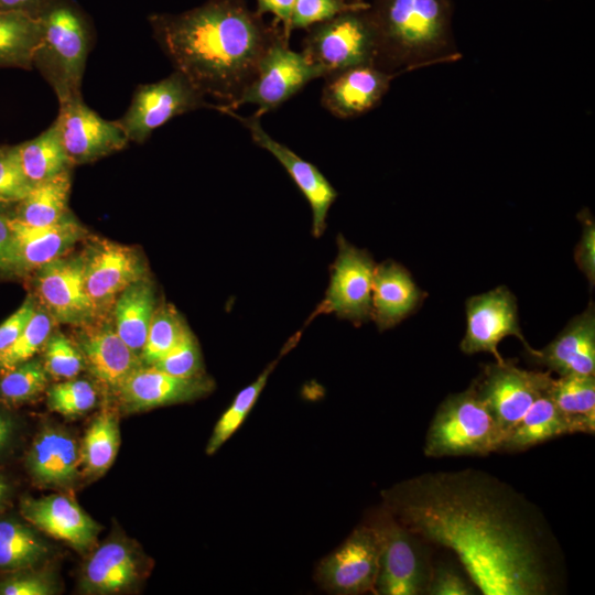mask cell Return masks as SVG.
<instances>
[{
  "label": "cell",
  "mask_w": 595,
  "mask_h": 595,
  "mask_svg": "<svg viewBox=\"0 0 595 595\" xmlns=\"http://www.w3.org/2000/svg\"><path fill=\"white\" fill-rule=\"evenodd\" d=\"M383 507L423 542L451 550L484 595H549L562 572L538 507L486 472L424 473L381 491Z\"/></svg>",
  "instance_id": "6da1fadb"
},
{
  "label": "cell",
  "mask_w": 595,
  "mask_h": 595,
  "mask_svg": "<svg viewBox=\"0 0 595 595\" xmlns=\"http://www.w3.org/2000/svg\"><path fill=\"white\" fill-rule=\"evenodd\" d=\"M148 21L174 71L215 99L217 111L241 96L283 33L281 24L266 22L246 0H206L182 12L153 13Z\"/></svg>",
  "instance_id": "7a4b0ae2"
},
{
  "label": "cell",
  "mask_w": 595,
  "mask_h": 595,
  "mask_svg": "<svg viewBox=\"0 0 595 595\" xmlns=\"http://www.w3.org/2000/svg\"><path fill=\"white\" fill-rule=\"evenodd\" d=\"M377 33L374 65L405 74L457 61L452 35V0H370Z\"/></svg>",
  "instance_id": "3957f363"
},
{
  "label": "cell",
  "mask_w": 595,
  "mask_h": 595,
  "mask_svg": "<svg viewBox=\"0 0 595 595\" xmlns=\"http://www.w3.org/2000/svg\"><path fill=\"white\" fill-rule=\"evenodd\" d=\"M39 18L42 35L33 67L53 88L58 104L82 97L91 39L84 12L73 0H52Z\"/></svg>",
  "instance_id": "277c9868"
},
{
  "label": "cell",
  "mask_w": 595,
  "mask_h": 595,
  "mask_svg": "<svg viewBox=\"0 0 595 595\" xmlns=\"http://www.w3.org/2000/svg\"><path fill=\"white\" fill-rule=\"evenodd\" d=\"M505 433L479 397L475 385L447 396L425 435L426 457L484 456L500 451Z\"/></svg>",
  "instance_id": "5b68a950"
},
{
  "label": "cell",
  "mask_w": 595,
  "mask_h": 595,
  "mask_svg": "<svg viewBox=\"0 0 595 595\" xmlns=\"http://www.w3.org/2000/svg\"><path fill=\"white\" fill-rule=\"evenodd\" d=\"M326 71L314 64L302 51L290 47V39L280 34L263 54L256 76L241 96L219 112L236 111L245 105L257 107L253 116L262 118L274 111L309 83L326 76Z\"/></svg>",
  "instance_id": "8992f818"
},
{
  "label": "cell",
  "mask_w": 595,
  "mask_h": 595,
  "mask_svg": "<svg viewBox=\"0 0 595 595\" xmlns=\"http://www.w3.org/2000/svg\"><path fill=\"white\" fill-rule=\"evenodd\" d=\"M368 524L379 544V572L376 594H426L432 567L422 540L400 524L383 507L372 513Z\"/></svg>",
  "instance_id": "52a82bcc"
},
{
  "label": "cell",
  "mask_w": 595,
  "mask_h": 595,
  "mask_svg": "<svg viewBox=\"0 0 595 595\" xmlns=\"http://www.w3.org/2000/svg\"><path fill=\"white\" fill-rule=\"evenodd\" d=\"M369 7L344 12L311 26L306 30L301 51L327 74L374 65L377 33Z\"/></svg>",
  "instance_id": "ba28073f"
},
{
  "label": "cell",
  "mask_w": 595,
  "mask_h": 595,
  "mask_svg": "<svg viewBox=\"0 0 595 595\" xmlns=\"http://www.w3.org/2000/svg\"><path fill=\"white\" fill-rule=\"evenodd\" d=\"M208 99L180 72L139 85L126 113L117 120L129 142L143 143L171 119L198 109L215 110Z\"/></svg>",
  "instance_id": "9c48e42d"
},
{
  "label": "cell",
  "mask_w": 595,
  "mask_h": 595,
  "mask_svg": "<svg viewBox=\"0 0 595 595\" xmlns=\"http://www.w3.org/2000/svg\"><path fill=\"white\" fill-rule=\"evenodd\" d=\"M83 279L95 318L111 316L119 294L147 275L142 256L132 247L94 238L80 253Z\"/></svg>",
  "instance_id": "30bf717a"
},
{
  "label": "cell",
  "mask_w": 595,
  "mask_h": 595,
  "mask_svg": "<svg viewBox=\"0 0 595 595\" xmlns=\"http://www.w3.org/2000/svg\"><path fill=\"white\" fill-rule=\"evenodd\" d=\"M337 245L329 285L306 323L317 315L331 313L357 325L372 317L376 264L369 252L350 245L342 235L337 237Z\"/></svg>",
  "instance_id": "8fae6325"
},
{
  "label": "cell",
  "mask_w": 595,
  "mask_h": 595,
  "mask_svg": "<svg viewBox=\"0 0 595 595\" xmlns=\"http://www.w3.org/2000/svg\"><path fill=\"white\" fill-rule=\"evenodd\" d=\"M552 380L549 370H526L505 359L486 365L473 383L506 439L531 404L548 392Z\"/></svg>",
  "instance_id": "7c38bea8"
},
{
  "label": "cell",
  "mask_w": 595,
  "mask_h": 595,
  "mask_svg": "<svg viewBox=\"0 0 595 595\" xmlns=\"http://www.w3.org/2000/svg\"><path fill=\"white\" fill-rule=\"evenodd\" d=\"M380 544L368 523L356 528L316 566L315 580L326 592L339 595L376 594Z\"/></svg>",
  "instance_id": "4fadbf2b"
},
{
  "label": "cell",
  "mask_w": 595,
  "mask_h": 595,
  "mask_svg": "<svg viewBox=\"0 0 595 595\" xmlns=\"http://www.w3.org/2000/svg\"><path fill=\"white\" fill-rule=\"evenodd\" d=\"M507 336H516L527 351L536 356L538 350L528 344L521 333L516 298L506 286L467 300L466 332L461 343L463 353H489L497 363H502L505 359L498 351V344Z\"/></svg>",
  "instance_id": "5bb4252c"
},
{
  "label": "cell",
  "mask_w": 595,
  "mask_h": 595,
  "mask_svg": "<svg viewBox=\"0 0 595 595\" xmlns=\"http://www.w3.org/2000/svg\"><path fill=\"white\" fill-rule=\"evenodd\" d=\"M54 122L73 165L95 162L129 143L117 120L100 117L84 102L83 97L60 102Z\"/></svg>",
  "instance_id": "9a60e30c"
},
{
  "label": "cell",
  "mask_w": 595,
  "mask_h": 595,
  "mask_svg": "<svg viewBox=\"0 0 595 595\" xmlns=\"http://www.w3.org/2000/svg\"><path fill=\"white\" fill-rule=\"evenodd\" d=\"M34 272V298L54 322L79 326L95 320L84 286L80 255L61 257Z\"/></svg>",
  "instance_id": "2e32d148"
},
{
  "label": "cell",
  "mask_w": 595,
  "mask_h": 595,
  "mask_svg": "<svg viewBox=\"0 0 595 595\" xmlns=\"http://www.w3.org/2000/svg\"><path fill=\"white\" fill-rule=\"evenodd\" d=\"M223 113L239 121L249 131L252 141L272 154L285 169L309 202L312 209V232L314 237H320L326 227L327 213L337 197V192L328 180L314 164L269 134L261 125V118L253 115L244 117L231 110Z\"/></svg>",
  "instance_id": "e0dca14e"
},
{
  "label": "cell",
  "mask_w": 595,
  "mask_h": 595,
  "mask_svg": "<svg viewBox=\"0 0 595 595\" xmlns=\"http://www.w3.org/2000/svg\"><path fill=\"white\" fill-rule=\"evenodd\" d=\"M11 274L24 275L66 256L86 235V228L69 213L47 226H31L11 216Z\"/></svg>",
  "instance_id": "ac0fdd59"
},
{
  "label": "cell",
  "mask_w": 595,
  "mask_h": 595,
  "mask_svg": "<svg viewBox=\"0 0 595 595\" xmlns=\"http://www.w3.org/2000/svg\"><path fill=\"white\" fill-rule=\"evenodd\" d=\"M215 381L205 374L182 378L152 366H140L120 385L116 394L126 412L184 403L209 394Z\"/></svg>",
  "instance_id": "d6986e66"
},
{
  "label": "cell",
  "mask_w": 595,
  "mask_h": 595,
  "mask_svg": "<svg viewBox=\"0 0 595 595\" xmlns=\"http://www.w3.org/2000/svg\"><path fill=\"white\" fill-rule=\"evenodd\" d=\"M401 74L388 73L372 64L359 65L327 74L321 104L334 117L349 119L361 116L381 101L391 82Z\"/></svg>",
  "instance_id": "ffe728a7"
},
{
  "label": "cell",
  "mask_w": 595,
  "mask_h": 595,
  "mask_svg": "<svg viewBox=\"0 0 595 595\" xmlns=\"http://www.w3.org/2000/svg\"><path fill=\"white\" fill-rule=\"evenodd\" d=\"M77 327L75 343L83 355L85 368L116 393L123 380L142 366L139 356L117 334L111 316L95 318Z\"/></svg>",
  "instance_id": "44dd1931"
},
{
  "label": "cell",
  "mask_w": 595,
  "mask_h": 595,
  "mask_svg": "<svg viewBox=\"0 0 595 595\" xmlns=\"http://www.w3.org/2000/svg\"><path fill=\"white\" fill-rule=\"evenodd\" d=\"M20 512L34 528L78 552H86L96 544L100 527L68 496L24 497Z\"/></svg>",
  "instance_id": "7402d4cb"
},
{
  "label": "cell",
  "mask_w": 595,
  "mask_h": 595,
  "mask_svg": "<svg viewBox=\"0 0 595 595\" xmlns=\"http://www.w3.org/2000/svg\"><path fill=\"white\" fill-rule=\"evenodd\" d=\"M533 359L559 376L595 374L594 305L571 320L564 329Z\"/></svg>",
  "instance_id": "603a6c76"
},
{
  "label": "cell",
  "mask_w": 595,
  "mask_h": 595,
  "mask_svg": "<svg viewBox=\"0 0 595 595\" xmlns=\"http://www.w3.org/2000/svg\"><path fill=\"white\" fill-rule=\"evenodd\" d=\"M82 462L77 442L66 432L46 426L34 437L25 456L32 479L48 487H68L78 477Z\"/></svg>",
  "instance_id": "cb8c5ba5"
},
{
  "label": "cell",
  "mask_w": 595,
  "mask_h": 595,
  "mask_svg": "<svg viewBox=\"0 0 595 595\" xmlns=\"http://www.w3.org/2000/svg\"><path fill=\"white\" fill-rule=\"evenodd\" d=\"M424 295L405 268L385 261L375 268L371 318L379 331L388 329L414 312Z\"/></svg>",
  "instance_id": "d4e9b609"
},
{
  "label": "cell",
  "mask_w": 595,
  "mask_h": 595,
  "mask_svg": "<svg viewBox=\"0 0 595 595\" xmlns=\"http://www.w3.org/2000/svg\"><path fill=\"white\" fill-rule=\"evenodd\" d=\"M156 306L155 289L147 275L126 288L112 306L117 334L139 358Z\"/></svg>",
  "instance_id": "484cf974"
},
{
  "label": "cell",
  "mask_w": 595,
  "mask_h": 595,
  "mask_svg": "<svg viewBox=\"0 0 595 595\" xmlns=\"http://www.w3.org/2000/svg\"><path fill=\"white\" fill-rule=\"evenodd\" d=\"M137 576V561L131 549L122 542L109 541L86 562L82 588L93 594L116 593L134 583Z\"/></svg>",
  "instance_id": "4316f807"
},
{
  "label": "cell",
  "mask_w": 595,
  "mask_h": 595,
  "mask_svg": "<svg viewBox=\"0 0 595 595\" xmlns=\"http://www.w3.org/2000/svg\"><path fill=\"white\" fill-rule=\"evenodd\" d=\"M72 169L33 184L26 195L12 205V215L31 226L52 225L68 214Z\"/></svg>",
  "instance_id": "83f0119b"
},
{
  "label": "cell",
  "mask_w": 595,
  "mask_h": 595,
  "mask_svg": "<svg viewBox=\"0 0 595 595\" xmlns=\"http://www.w3.org/2000/svg\"><path fill=\"white\" fill-rule=\"evenodd\" d=\"M548 394L567 422L571 434L595 431L594 375L553 378Z\"/></svg>",
  "instance_id": "f1b7e54d"
},
{
  "label": "cell",
  "mask_w": 595,
  "mask_h": 595,
  "mask_svg": "<svg viewBox=\"0 0 595 595\" xmlns=\"http://www.w3.org/2000/svg\"><path fill=\"white\" fill-rule=\"evenodd\" d=\"M564 434H571L567 422L547 392L531 404L507 435L500 451H526Z\"/></svg>",
  "instance_id": "f546056e"
},
{
  "label": "cell",
  "mask_w": 595,
  "mask_h": 595,
  "mask_svg": "<svg viewBox=\"0 0 595 595\" xmlns=\"http://www.w3.org/2000/svg\"><path fill=\"white\" fill-rule=\"evenodd\" d=\"M41 35L40 18L17 11H0V67L33 68Z\"/></svg>",
  "instance_id": "4dcf8cb0"
},
{
  "label": "cell",
  "mask_w": 595,
  "mask_h": 595,
  "mask_svg": "<svg viewBox=\"0 0 595 595\" xmlns=\"http://www.w3.org/2000/svg\"><path fill=\"white\" fill-rule=\"evenodd\" d=\"M17 151L22 172L31 185L74 166L62 144L55 122L34 139L17 144Z\"/></svg>",
  "instance_id": "1f68e13d"
},
{
  "label": "cell",
  "mask_w": 595,
  "mask_h": 595,
  "mask_svg": "<svg viewBox=\"0 0 595 595\" xmlns=\"http://www.w3.org/2000/svg\"><path fill=\"white\" fill-rule=\"evenodd\" d=\"M300 335L301 332H298L291 337L281 349L280 355L263 369L257 379L237 393L230 405L220 415L214 426L213 433L206 445L207 455L215 454L231 437V435L237 432L256 404L260 393L267 385L269 376L280 359L296 345Z\"/></svg>",
  "instance_id": "d6a6232c"
},
{
  "label": "cell",
  "mask_w": 595,
  "mask_h": 595,
  "mask_svg": "<svg viewBox=\"0 0 595 595\" xmlns=\"http://www.w3.org/2000/svg\"><path fill=\"white\" fill-rule=\"evenodd\" d=\"M47 554V545L29 526L17 519L0 520V570L34 567Z\"/></svg>",
  "instance_id": "836d02e7"
},
{
  "label": "cell",
  "mask_w": 595,
  "mask_h": 595,
  "mask_svg": "<svg viewBox=\"0 0 595 595\" xmlns=\"http://www.w3.org/2000/svg\"><path fill=\"white\" fill-rule=\"evenodd\" d=\"M120 444L118 420L104 410L86 431L80 448L82 462L89 475H102L113 463Z\"/></svg>",
  "instance_id": "e575fe53"
},
{
  "label": "cell",
  "mask_w": 595,
  "mask_h": 595,
  "mask_svg": "<svg viewBox=\"0 0 595 595\" xmlns=\"http://www.w3.org/2000/svg\"><path fill=\"white\" fill-rule=\"evenodd\" d=\"M187 327L184 318L173 305L159 304L153 313L140 356L142 366H152L165 356L180 340Z\"/></svg>",
  "instance_id": "d590c367"
},
{
  "label": "cell",
  "mask_w": 595,
  "mask_h": 595,
  "mask_svg": "<svg viewBox=\"0 0 595 595\" xmlns=\"http://www.w3.org/2000/svg\"><path fill=\"white\" fill-rule=\"evenodd\" d=\"M53 323L51 315L37 305L36 311L18 338L10 346L0 350V374L3 375L33 358L51 335Z\"/></svg>",
  "instance_id": "8d00e7d4"
},
{
  "label": "cell",
  "mask_w": 595,
  "mask_h": 595,
  "mask_svg": "<svg viewBox=\"0 0 595 595\" xmlns=\"http://www.w3.org/2000/svg\"><path fill=\"white\" fill-rule=\"evenodd\" d=\"M47 386L43 361L31 358L4 372L0 379V400L22 404L37 397Z\"/></svg>",
  "instance_id": "74e56055"
},
{
  "label": "cell",
  "mask_w": 595,
  "mask_h": 595,
  "mask_svg": "<svg viewBox=\"0 0 595 595\" xmlns=\"http://www.w3.org/2000/svg\"><path fill=\"white\" fill-rule=\"evenodd\" d=\"M97 402L95 387L84 379H67L47 391V407L65 416L80 415Z\"/></svg>",
  "instance_id": "f35d334b"
},
{
  "label": "cell",
  "mask_w": 595,
  "mask_h": 595,
  "mask_svg": "<svg viewBox=\"0 0 595 595\" xmlns=\"http://www.w3.org/2000/svg\"><path fill=\"white\" fill-rule=\"evenodd\" d=\"M42 361L47 375L55 379L75 378L85 368L76 343L61 333L48 336L43 346Z\"/></svg>",
  "instance_id": "ab89813d"
},
{
  "label": "cell",
  "mask_w": 595,
  "mask_h": 595,
  "mask_svg": "<svg viewBox=\"0 0 595 595\" xmlns=\"http://www.w3.org/2000/svg\"><path fill=\"white\" fill-rule=\"evenodd\" d=\"M152 367L182 378L204 374L199 345L190 327L186 328L174 347Z\"/></svg>",
  "instance_id": "60d3db41"
},
{
  "label": "cell",
  "mask_w": 595,
  "mask_h": 595,
  "mask_svg": "<svg viewBox=\"0 0 595 595\" xmlns=\"http://www.w3.org/2000/svg\"><path fill=\"white\" fill-rule=\"evenodd\" d=\"M369 6L368 0L361 3H349L345 0H296L290 28L291 31L307 30L344 12L366 9Z\"/></svg>",
  "instance_id": "b9f144b4"
},
{
  "label": "cell",
  "mask_w": 595,
  "mask_h": 595,
  "mask_svg": "<svg viewBox=\"0 0 595 595\" xmlns=\"http://www.w3.org/2000/svg\"><path fill=\"white\" fill-rule=\"evenodd\" d=\"M31 186L22 172L17 145H0V204L18 203Z\"/></svg>",
  "instance_id": "7bdbcfd3"
},
{
  "label": "cell",
  "mask_w": 595,
  "mask_h": 595,
  "mask_svg": "<svg viewBox=\"0 0 595 595\" xmlns=\"http://www.w3.org/2000/svg\"><path fill=\"white\" fill-rule=\"evenodd\" d=\"M56 592L48 574L33 567L13 571L0 580V595H51Z\"/></svg>",
  "instance_id": "ee69618b"
},
{
  "label": "cell",
  "mask_w": 595,
  "mask_h": 595,
  "mask_svg": "<svg viewBox=\"0 0 595 595\" xmlns=\"http://www.w3.org/2000/svg\"><path fill=\"white\" fill-rule=\"evenodd\" d=\"M475 587L458 571L447 564L432 569L426 594L430 595H473Z\"/></svg>",
  "instance_id": "f6af8a7d"
},
{
  "label": "cell",
  "mask_w": 595,
  "mask_h": 595,
  "mask_svg": "<svg viewBox=\"0 0 595 595\" xmlns=\"http://www.w3.org/2000/svg\"><path fill=\"white\" fill-rule=\"evenodd\" d=\"M582 237L575 248L574 259L580 270L593 285L595 281V225L588 210L581 212Z\"/></svg>",
  "instance_id": "bcb514c9"
},
{
  "label": "cell",
  "mask_w": 595,
  "mask_h": 595,
  "mask_svg": "<svg viewBox=\"0 0 595 595\" xmlns=\"http://www.w3.org/2000/svg\"><path fill=\"white\" fill-rule=\"evenodd\" d=\"M36 309L35 298L28 296L21 306L0 324V350L10 346L18 338Z\"/></svg>",
  "instance_id": "7dc6e473"
},
{
  "label": "cell",
  "mask_w": 595,
  "mask_h": 595,
  "mask_svg": "<svg viewBox=\"0 0 595 595\" xmlns=\"http://www.w3.org/2000/svg\"><path fill=\"white\" fill-rule=\"evenodd\" d=\"M12 205L0 204V277L11 274L12 235L10 219Z\"/></svg>",
  "instance_id": "c3c4849f"
},
{
  "label": "cell",
  "mask_w": 595,
  "mask_h": 595,
  "mask_svg": "<svg viewBox=\"0 0 595 595\" xmlns=\"http://www.w3.org/2000/svg\"><path fill=\"white\" fill-rule=\"evenodd\" d=\"M296 0H256V12L260 15L271 13L274 21L281 24L284 35L291 36V18Z\"/></svg>",
  "instance_id": "681fc988"
},
{
  "label": "cell",
  "mask_w": 595,
  "mask_h": 595,
  "mask_svg": "<svg viewBox=\"0 0 595 595\" xmlns=\"http://www.w3.org/2000/svg\"><path fill=\"white\" fill-rule=\"evenodd\" d=\"M52 0H0V11L23 12L37 17Z\"/></svg>",
  "instance_id": "f907efd6"
},
{
  "label": "cell",
  "mask_w": 595,
  "mask_h": 595,
  "mask_svg": "<svg viewBox=\"0 0 595 595\" xmlns=\"http://www.w3.org/2000/svg\"><path fill=\"white\" fill-rule=\"evenodd\" d=\"M15 435V421L12 415L0 407V453L6 452Z\"/></svg>",
  "instance_id": "816d5d0a"
},
{
  "label": "cell",
  "mask_w": 595,
  "mask_h": 595,
  "mask_svg": "<svg viewBox=\"0 0 595 595\" xmlns=\"http://www.w3.org/2000/svg\"><path fill=\"white\" fill-rule=\"evenodd\" d=\"M11 494V486L7 477L0 473V510L6 506Z\"/></svg>",
  "instance_id": "f5cc1de1"
},
{
  "label": "cell",
  "mask_w": 595,
  "mask_h": 595,
  "mask_svg": "<svg viewBox=\"0 0 595 595\" xmlns=\"http://www.w3.org/2000/svg\"><path fill=\"white\" fill-rule=\"evenodd\" d=\"M346 2H349V3H361V2H365L367 0H345Z\"/></svg>",
  "instance_id": "db71d44e"
}]
</instances>
